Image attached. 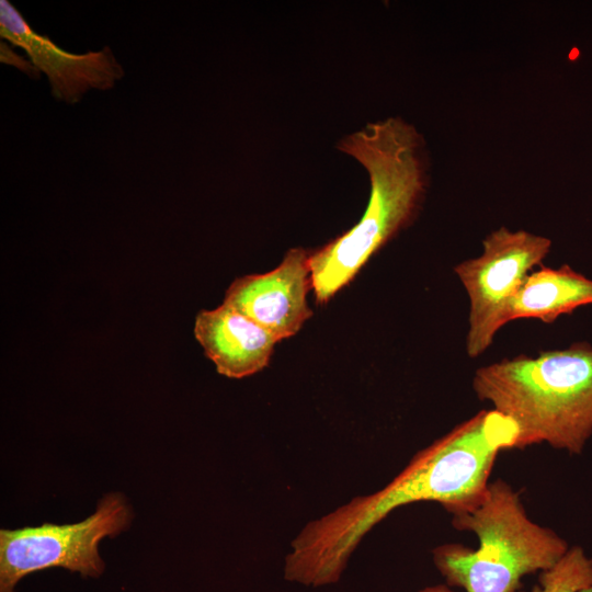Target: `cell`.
I'll return each instance as SVG.
<instances>
[{"mask_svg": "<svg viewBox=\"0 0 592 592\" xmlns=\"http://www.w3.org/2000/svg\"><path fill=\"white\" fill-rule=\"evenodd\" d=\"M517 436L515 423L493 409L460 422L378 491L308 522L291 542L284 579L312 588L339 582L362 538L399 506L432 501L451 514L473 508L488 488L497 456L515 448Z\"/></svg>", "mask_w": 592, "mask_h": 592, "instance_id": "1", "label": "cell"}, {"mask_svg": "<svg viewBox=\"0 0 592 592\" xmlns=\"http://www.w3.org/2000/svg\"><path fill=\"white\" fill-rule=\"evenodd\" d=\"M338 147L364 167L371 192L356 225L310 252L311 287L318 305L328 303L378 250L413 223L430 182L425 139L401 117L369 123Z\"/></svg>", "mask_w": 592, "mask_h": 592, "instance_id": "2", "label": "cell"}, {"mask_svg": "<svg viewBox=\"0 0 592 592\" xmlns=\"http://www.w3.org/2000/svg\"><path fill=\"white\" fill-rule=\"evenodd\" d=\"M480 401L512 420L515 448L546 443L579 455L592 435V345L521 354L476 369Z\"/></svg>", "mask_w": 592, "mask_h": 592, "instance_id": "3", "label": "cell"}, {"mask_svg": "<svg viewBox=\"0 0 592 592\" xmlns=\"http://www.w3.org/2000/svg\"><path fill=\"white\" fill-rule=\"evenodd\" d=\"M451 515L453 527L476 534L479 546L443 544L433 549V562L448 585L465 592H516L524 576L551 568L570 548L530 519L519 492L502 479L489 482L473 508Z\"/></svg>", "mask_w": 592, "mask_h": 592, "instance_id": "4", "label": "cell"}, {"mask_svg": "<svg viewBox=\"0 0 592 592\" xmlns=\"http://www.w3.org/2000/svg\"><path fill=\"white\" fill-rule=\"evenodd\" d=\"M133 511L119 492L105 494L86 520L72 524L44 523L0 531V592H14L25 576L61 567L83 577L99 578L104 562L99 543L128 528Z\"/></svg>", "mask_w": 592, "mask_h": 592, "instance_id": "5", "label": "cell"}, {"mask_svg": "<svg viewBox=\"0 0 592 592\" xmlns=\"http://www.w3.org/2000/svg\"><path fill=\"white\" fill-rule=\"evenodd\" d=\"M482 252L457 263L454 273L469 299L465 349L470 358L485 353L506 325L509 306L527 275L548 255L551 240L504 226L482 240Z\"/></svg>", "mask_w": 592, "mask_h": 592, "instance_id": "6", "label": "cell"}, {"mask_svg": "<svg viewBox=\"0 0 592 592\" xmlns=\"http://www.w3.org/2000/svg\"><path fill=\"white\" fill-rule=\"evenodd\" d=\"M310 252L289 249L272 271L237 277L223 304L271 332L278 341L295 335L312 316L307 303L311 287Z\"/></svg>", "mask_w": 592, "mask_h": 592, "instance_id": "7", "label": "cell"}, {"mask_svg": "<svg viewBox=\"0 0 592 592\" xmlns=\"http://www.w3.org/2000/svg\"><path fill=\"white\" fill-rule=\"evenodd\" d=\"M0 35L26 53L34 67L47 76L53 95L67 103L80 101L90 89H111L124 76L110 47L84 54L66 52L35 32L8 0L0 1Z\"/></svg>", "mask_w": 592, "mask_h": 592, "instance_id": "8", "label": "cell"}, {"mask_svg": "<svg viewBox=\"0 0 592 592\" xmlns=\"http://www.w3.org/2000/svg\"><path fill=\"white\" fill-rule=\"evenodd\" d=\"M194 335L218 374L237 379L266 367L280 342L255 321L224 304L196 315Z\"/></svg>", "mask_w": 592, "mask_h": 592, "instance_id": "9", "label": "cell"}, {"mask_svg": "<svg viewBox=\"0 0 592 592\" xmlns=\"http://www.w3.org/2000/svg\"><path fill=\"white\" fill-rule=\"evenodd\" d=\"M592 305V280L570 265L532 271L512 299L505 321L537 319L553 323L560 316Z\"/></svg>", "mask_w": 592, "mask_h": 592, "instance_id": "10", "label": "cell"}, {"mask_svg": "<svg viewBox=\"0 0 592 592\" xmlns=\"http://www.w3.org/2000/svg\"><path fill=\"white\" fill-rule=\"evenodd\" d=\"M528 592H592V558L580 546H572Z\"/></svg>", "mask_w": 592, "mask_h": 592, "instance_id": "11", "label": "cell"}, {"mask_svg": "<svg viewBox=\"0 0 592 592\" xmlns=\"http://www.w3.org/2000/svg\"><path fill=\"white\" fill-rule=\"evenodd\" d=\"M1 61L20 68L22 71L33 78L36 77L35 75L39 73L31 60H26L20 55L15 54L8 47L5 43H3V41L1 42Z\"/></svg>", "mask_w": 592, "mask_h": 592, "instance_id": "12", "label": "cell"}, {"mask_svg": "<svg viewBox=\"0 0 592 592\" xmlns=\"http://www.w3.org/2000/svg\"><path fill=\"white\" fill-rule=\"evenodd\" d=\"M418 592H454V591L449 588V585L435 584V585L425 587L419 590Z\"/></svg>", "mask_w": 592, "mask_h": 592, "instance_id": "13", "label": "cell"}]
</instances>
